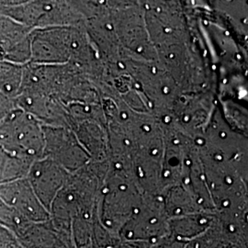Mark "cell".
<instances>
[{
    "label": "cell",
    "instance_id": "obj_3",
    "mask_svg": "<svg viewBox=\"0 0 248 248\" xmlns=\"http://www.w3.org/2000/svg\"><path fill=\"white\" fill-rule=\"evenodd\" d=\"M0 202L29 224L44 223L51 215L36 197L26 177L0 186Z\"/></svg>",
    "mask_w": 248,
    "mask_h": 248
},
{
    "label": "cell",
    "instance_id": "obj_4",
    "mask_svg": "<svg viewBox=\"0 0 248 248\" xmlns=\"http://www.w3.org/2000/svg\"><path fill=\"white\" fill-rule=\"evenodd\" d=\"M26 178L38 200L50 213L53 201L69 178V172L51 160L41 158L31 166Z\"/></svg>",
    "mask_w": 248,
    "mask_h": 248
},
{
    "label": "cell",
    "instance_id": "obj_7",
    "mask_svg": "<svg viewBox=\"0 0 248 248\" xmlns=\"http://www.w3.org/2000/svg\"><path fill=\"white\" fill-rule=\"evenodd\" d=\"M24 65L5 60H0L1 94L12 99H14L18 96L22 87Z\"/></svg>",
    "mask_w": 248,
    "mask_h": 248
},
{
    "label": "cell",
    "instance_id": "obj_1",
    "mask_svg": "<svg viewBox=\"0 0 248 248\" xmlns=\"http://www.w3.org/2000/svg\"><path fill=\"white\" fill-rule=\"evenodd\" d=\"M0 147L32 163L43 158L44 125L16 108L0 124Z\"/></svg>",
    "mask_w": 248,
    "mask_h": 248
},
{
    "label": "cell",
    "instance_id": "obj_8",
    "mask_svg": "<svg viewBox=\"0 0 248 248\" xmlns=\"http://www.w3.org/2000/svg\"><path fill=\"white\" fill-rule=\"evenodd\" d=\"M14 99L0 93V124L16 108Z\"/></svg>",
    "mask_w": 248,
    "mask_h": 248
},
{
    "label": "cell",
    "instance_id": "obj_2",
    "mask_svg": "<svg viewBox=\"0 0 248 248\" xmlns=\"http://www.w3.org/2000/svg\"><path fill=\"white\" fill-rule=\"evenodd\" d=\"M45 148L43 158L51 160L67 172L76 171L86 160V153L74 133L65 127L44 126Z\"/></svg>",
    "mask_w": 248,
    "mask_h": 248
},
{
    "label": "cell",
    "instance_id": "obj_5",
    "mask_svg": "<svg viewBox=\"0 0 248 248\" xmlns=\"http://www.w3.org/2000/svg\"><path fill=\"white\" fill-rule=\"evenodd\" d=\"M31 31L11 18L0 16V60L23 65L31 62Z\"/></svg>",
    "mask_w": 248,
    "mask_h": 248
},
{
    "label": "cell",
    "instance_id": "obj_6",
    "mask_svg": "<svg viewBox=\"0 0 248 248\" xmlns=\"http://www.w3.org/2000/svg\"><path fill=\"white\" fill-rule=\"evenodd\" d=\"M32 164L0 147V186L27 177Z\"/></svg>",
    "mask_w": 248,
    "mask_h": 248
}]
</instances>
